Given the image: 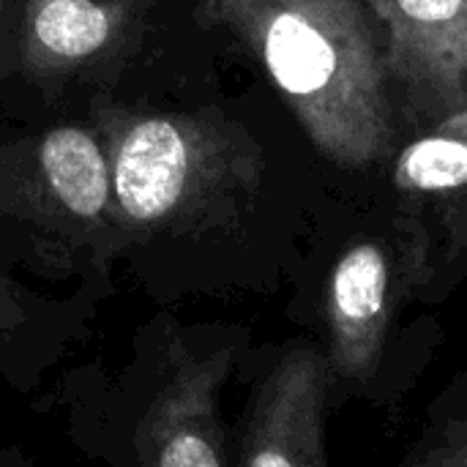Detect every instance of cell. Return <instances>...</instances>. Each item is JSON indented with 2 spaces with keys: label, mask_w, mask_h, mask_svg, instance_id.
Returning a JSON list of instances; mask_svg holds the SVG:
<instances>
[{
  "label": "cell",
  "mask_w": 467,
  "mask_h": 467,
  "mask_svg": "<svg viewBox=\"0 0 467 467\" xmlns=\"http://www.w3.org/2000/svg\"><path fill=\"white\" fill-rule=\"evenodd\" d=\"M153 0H22L19 71L38 85L101 77L142 36Z\"/></svg>",
  "instance_id": "7"
},
{
  "label": "cell",
  "mask_w": 467,
  "mask_h": 467,
  "mask_svg": "<svg viewBox=\"0 0 467 467\" xmlns=\"http://www.w3.org/2000/svg\"><path fill=\"white\" fill-rule=\"evenodd\" d=\"M0 271L99 306L118 296L112 167L96 123H57L0 150Z\"/></svg>",
  "instance_id": "5"
},
{
  "label": "cell",
  "mask_w": 467,
  "mask_h": 467,
  "mask_svg": "<svg viewBox=\"0 0 467 467\" xmlns=\"http://www.w3.org/2000/svg\"><path fill=\"white\" fill-rule=\"evenodd\" d=\"M235 380L244 383V405L230 427L233 467H331V372L309 337L254 342Z\"/></svg>",
  "instance_id": "6"
},
{
  "label": "cell",
  "mask_w": 467,
  "mask_h": 467,
  "mask_svg": "<svg viewBox=\"0 0 467 467\" xmlns=\"http://www.w3.org/2000/svg\"><path fill=\"white\" fill-rule=\"evenodd\" d=\"M432 129H438V131H443V134H451V137L467 142V107L451 112V115H446V118H441Z\"/></svg>",
  "instance_id": "12"
},
{
  "label": "cell",
  "mask_w": 467,
  "mask_h": 467,
  "mask_svg": "<svg viewBox=\"0 0 467 467\" xmlns=\"http://www.w3.org/2000/svg\"><path fill=\"white\" fill-rule=\"evenodd\" d=\"M0 467H38V462L25 446L8 443V446L0 449Z\"/></svg>",
  "instance_id": "11"
},
{
  "label": "cell",
  "mask_w": 467,
  "mask_h": 467,
  "mask_svg": "<svg viewBox=\"0 0 467 467\" xmlns=\"http://www.w3.org/2000/svg\"><path fill=\"white\" fill-rule=\"evenodd\" d=\"M378 14L394 85L421 120L467 107V0H367Z\"/></svg>",
  "instance_id": "8"
},
{
  "label": "cell",
  "mask_w": 467,
  "mask_h": 467,
  "mask_svg": "<svg viewBox=\"0 0 467 467\" xmlns=\"http://www.w3.org/2000/svg\"><path fill=\"white\" fill-rule=\"evenodd\" d=\"M397 467H467V369L430 400Z\"/></svg>",
  "instance_id": "9"
},
{
  "label": "cell",
  "mask_w": 467,
  "mask_h": 467,
  "mask_svg": "<svg viewBox=\"0 0 467 467\" xmlns=\"http://www.w3.org/2000/svg\"><path fill=\"white\" fill-rule=\"evenodd\" d=\"M22 41V0H0V79L19 68Z\"/></svg>",
  "instance_id": "10"
},
{
  "label": "cell",
  "mask_w": 467,
  "mask_h": 467,
  "mask_svg": "<svg viewBox=\"0 0 467 467\" xmlns=\"http://www.w3.org/2000/svg\"><path fill=\"white\" fill-rule=\"evenodd\" d=\"M432 285V238L394 205L306 241L285 317L323 350L334 410L400 416L446 342Z\"/></svg>",
  "instance_id": "2"
},
{
  "label": "cell",
  "mask_w": 467,
  "mask_h": 467,
  "mask_svg": "<svg viewBox=\"0 0 467 467\" xmlns=\"http://www.w3.org/2000/svg\"><path fill=\"white\" fill-rule=\"evenodd\" d=\"M118 265L159 306L276 296L306 233L276 208L274 167L241 126L186 112H104Z\"/></svg>",
  "instance_id": "1"
},
{
  "label": "cell",
  "mask_w": 467,
  "mask_h": 467,
  "mask_svg": "<svg viewBox=\"0 0 467 467\" xmlns=\"http://www.w3.org/2000/svg\"><path fill=\"white\" fill-rule=\"evenodd\" d=\"M254 345L230 320H183L156 309L131 339L120 367L74 364L49 402L68 443L99 467H233L222 400Z\"/></svg>",
  "instance_id": "3"
},
{
  "label": "cell",
  "mask_w": 467,
  "mask_h": 467,
  "mask_svg": "<svg viewBox=\"0 0 467 467\" xmlns=\"http://www.w3.org/2000/svg\"><path fill=\"white\" fill-rule=\"evenodd\" d=\"M249 49L309 145L345 172L394 156L386 30L367 0H202Z\"/></svg>",
  "instance_id": "4"
}]
</instances>
